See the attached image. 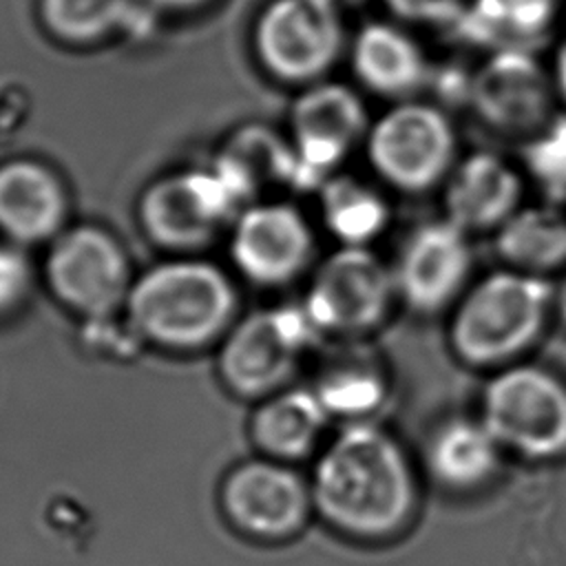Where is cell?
<instances>
[{"instance_id":"6da1fadb","label":"cell","mask_w":566,"mask_h":566,"mask_svg":"<svg viewBox=\"0 0 566 566\" xmlns=\"http://www.w3.org/2000/svg\"><path fill=\"white\" fill-rule=\"evenodd\" d=\"M314 515L354 542L398 535L416 506V475L400 442L374 424L349 422L314 455Z\"/></svg>"},{"instance_id":"7a4b0ae2","label":"cell","mask_w":566,"mask_h":566,"mask_svg":"<svg viewBox=\"0 0 566 566\" xmlns=\"http://www.w3.org/2000/svg\"><path fill=\"white\" fill-rule=\"evenodd\" d=\"M128 327L166 352L219 345L237 323L239 294L223 268L197 254H172L135 276L124 305Z\"/></svg>"},{"instance_id":"3957f363","label":"cell","mask_w":566,"mask_h":566,"mask_svg":"<svg viewBox=\"0 0 566 566\" xmlns=\"http://www.w3.org/2000/svg\"><path fill=\"white\" fill-rule=\"evenodd\" d=\"M555 310V287L546 276L495 270L467 285L449 318V347L467 367L513 365L544 332Z\"/></svg>"},{"instance_id":"277c9868","label":"cell","mask_w":566,"mask_h":566,"mask_svg":"<svg viewBox=\"0 0 566 566\" xmlns=\"http://www.w3.org/2000/svg\"><path fill=\"white\" fill-rule=\"evenodd\" d=\"M321 338L303 303L254 310L219 343V380L234 398L259 402L292 385L303 356Z\"/></svg>"},{"instance_id":"5b68a950","label":"cell","mask_w":566,"mask_h":566,"mask_svg":"<svg viewBox=\"0 0 566 566\" xmlns=\"http://www.w3.org/2000/svg\"><path fill=\"white\" fill-rule=\"evenodd\" d=\"M363 146L371 170L407 195L444 184L458 161V137L449 115L416 97L396 102L374 119Z\"/></svg>"},{"instance_id":"8992f818","label":"cell","mask_w":566,"mask_h":566,"mask_svg":"<svg viewBox=\"0 0 566 566\" xmlns=\"http://www.w3.org/2000/svg\"><path fill=\"white\" fill-rule=\"evenodd\" d=\"M245 206L210 168H184L150 181L137 201V221L150 243L170 254L206 250Z\"/></svg>"},{"instance_id":"52a82bcc","label":"cell","mask_w":566,"mask_h":566,"mask_svg":"<svg viewBox=\"0 0 566 566\" xmlns=\"http://www.w3.org/2000/svg\"><path fill=\"white\" fill-rule=\"evenodd\" d=\"M42 276L51 296L86 321H106L124 310L135 281L126 248L97 223L62 230L49 243Z\"/></svg>"},{"instance_id":"ba28073f","label":"cell","mask_w":566,"mask_h":566,"mask_svg":"<svg viewBox=\"0 0 566 566\" xmlns=\"http://www.w3.org/2000/svg\"><path fill=\"white\" fill-rule=\"evenodd\" d=\"M480 420L502 449L548 460L566 453V385L535 365H506L484 385Z\"/></svg>"},{"instance_id":"9c48e42d","label":"cell","mask_w":566,"mask_h":566,"mask_svg":"<svg viewBox=\"0 0 566 566\" xmlns=\"http://www.w3.org/2000/svg\"><path fill=\"white\" fill-rule=\"evenodd\" d=\"M219 511L226 524L252 544H287L314 517L310 478L296 464L265 455L248 458L223 475Z\"/></svg>"},{"instance_id":"30bf717a","label":"cell","mask_w":566,"mask_h":566,"mask_svg":"<svg viewBox=\"0 0 566 566\" xmlns=\"http://www.w3.org/2000/svg\"><path fill=\"white\" fill-rule=\"evenodd\" d=\"M396 296L394 270L369 245H340L316 265L301 303L321 336L358 340L385 323Z\"/></svg>"},{"instance_id":"8fae6325","label":"cell","mask_w":566,"mask_h":566,"mask_svg":"<svg viewBox=\"0 0 566 566\" xmlns=\"http://www.w3.org/2000/svg\"><path fill=\"white\" fill-rule=\"evenodd\" d=\"M345 46L340 11L332 0H270L254 20L252 49L281 84L325 80Z\"/></svg>"},{"instance_id":"7c38bea8","label":"cell","mask_w":566,"mask_h":566,"mask_svg":"<svg viewBox=\"0 0 566 566\" xmlns=\"http://www.w3.org/2000/svg\"><path fill=\"white\" fill-rule=\"evenodd\" d=\"M464 104L473 117L500 137L528 139L557 115L551 66L526 46H500L467 75Z\"/></svg>"},{"instance_id":"4fadbf2b","label":"cell","mask_w":566,"mask_h":566,"mask_svg":"<svg viewBox=\"0 0 566 566\" xmlns=\"http://www.w3.org/2000/svg\"><path fill=\"white\" fill-rule=\"evenodd\" d=\"M369 115L363 97L343 82L303 86L290 108L294 188L318 190L365 142Z\"/></svg>"},{"instance_id":"5bb4252c","label":"cell","mask_w":566,"mask_h":566,"mask_svg":"<svg viewBox=\"0 0 566 566\" xmlns=\"http://www.w3.org/2000/svg\"><path fill=\"white\" fill-rule=\"evenodd\" d=\"M234 270L259 287H285L316 259V237L307 217L290 201L248 203L230 226Z\"/></svg>"},{"instance_id":"9a60e30c","label":"cell","mask_w":566,"mask_h":566,"mask_svg":"<svg viewBox=\"0 0 566 566\" xmlns=\"http://www.w3.org/2000/svg\"><path fill=\"white\" fill-rule=\"evenodd\" d=\"M471 265L469 232L447 217L420 223L405 239L394 268L398 298L418 314L453 307L469 285Z\"/></svg>"},{"instance_id":"2e32d148","label":"cell","mask_w":566,"mask_h":566,"mask_svg":"<svg viewBox=\"0 0 566 566\" xmlns=\"http://www.w3.org/2000/svg\"><path fill=\"white\" fill-rule=\"evenodd\" d=\"M71 199L62 177L44 161L18 157L0 164V239L31 248L69 228Z\"/></svg>"},{"instance_id":"e0dca14e","label":"cell","mask_w":566,"mask_h":566,"mask_svg":"<svg viewBox=\"0 0 566 566\" xmlns=\"http://www.w3.org/2000/svg\"><path fill=\"white\" fill-rule=\"evenodd\" d=\"M522 172L491 150L455 161L442 186L444 217L464 232H495L520 206Z\"/></svg>"},{"instance_id":"ac0fdd59","label":"cell","mask_w":566,"mask_h":566,"mask_svg":"<svg viewBox=\"0 0 566 566\" xmlns=\"http://www.w3.org/2000/svg\"><path fill=\"white\" fill-rule=\"evenodd\" d=\"M356 82L385 99H413L433 82L431 64L418 40L396 22H365L349 49Z\"/></svg>"},{"instance_id":"d6986e66","label":"cell","mask_w":566,"mask_h":566,"mask_svg":"<svg viewBox=\"0 0 566 566\" xmlns=\"http://www.w3.org/2000/svg\"><path fill=\"white\" fill-rule=\"evenodd\" d=\"M329 420L312 387L290 385L256 402L248 433L259 455L298 464L321 451Z\"/></svg>"},{"instance_id":"ffe728a7","label":"cell","mask_w":566,"mask_h":566,"mask_svg":"<svg viewBox=\"0 0 566 566\" xmlns=\"http://www.w3.org/2000/svg\"><path fill=\"white\" fill-rule=\"evenodd\" d=\"M329 418L369 420L389 398V376L382 360L358 340H345L321 363L310 385Z\"/></svg>"},{"instance_id":"44dd1931","label":"cell","mask_w":566,"mask_h":566,"mask_svg":"<svg viewBox=\"0 0 566 566\" xmlns=\"http://www.w3.org/2000/svg\"><path fill=\"white\" fill-rule=\"evenodd\" d=\"M212 166L243 206L254 203L270 186L294 188L292 144L263 124L237 128L219 148Z\"/></svg>"},{"instance_id":"7402d4cb","label":"cell","mask_w":566,"mask_h":566,"mask_svg":"<svg viewBox=\"0 0 566 566\" xmlns=\"http://www.w3.org/2000/svg\"><path fill=\"white\" fill-rule=\"evenodd\" d=\"M493 248L506 268L546 276L566 265V214L555 203L520 206L495 232Z\"/></svg>"},{"instance_id":"603a6c76","label":"cell","mask_w":566,"mask_h":566,"mask_svg":"<svg viewBox=\"0 0 566 566\" xmlns=\"http://www.w3.org/2000/svg\"><path fill=\"white\" fill-rule=\"evenodd\" d=\"M500 453L502 447L480 418H451L433 431L427 447V464L440 484L475 489L495 473Z\"/></svg>"},{"instance_id":"cb8c5ba5","label":"cell","mask_w":566,"mask_h":566,"mask_svg":"<svg viewBox=\"0 0 566 566\" xmlns=\"http://www.w3.org/2000/svg\"><path fill=\"white\" fill-rule=\"evenodd\" d=\"M559 0H467L451 24L473 44L526 46L551 29Z\"/></svg>"},{"instance_id":"d4e9b609","label":"cell","mask_w":566,"mask_h":566,"mask_svg":"<svg viewBox=\"0 0 566 566\" xmlns=\"http://www.w3.org/2000/svg\"><path fill=\"white\" fill-rule=\"evenodd\" d=\"M316 192L321 221L340 245H369L391 219L382 192L358 177L336 172Z\"/></svg>"},{"instance_id":"484cf974","label":"cell","mask_w":566,"mask_h":566,"mask_svg":"<svg viewBox=\"0 0 566 566\" xmlns=\"http://www.w3.org/2000/svg\"><path fill=\"white\" fill-rule=\"evenodd\" d=\"M130 0H38L42 29L66 46H95L124 29Z\"/></svg>"},{"instance_id":"4316f807","label":"cell","mask_w":566,"mask_h":566,"mask_svg":"<svg viewBox=\"0 0 566 566\" xmlns=\"http://www.w3.org/2000/svg\"><path fill=\"white\" fill-rule=\"evenodd\" d=\"M520 155L524 172L548 203L566 201V111H557L544 128L520 142Z\"/></svg>"},{"instance_id":"83f0119b","label":"cell","mask_w":566,"mask_h":566,"mask_svg":"<svg viewBox=\"0 0 566 566\" xmlns=\"http://www.w3.org/2000/svg\"><path fill=\"white\" fill-rule=\"evenodd\" d=\"M35 281L27 248L0 239V318L22 310Z\"/></svg>"},{"instance_id":"f1b7e54d","label":"cell","mask_w":566,"mask_h":566,"mask_svg":"<svg viewBox=\"0 0 566 566\" xmlns=\"http://www.w3.org/2000/svg\"><path fill=\"white\" fill-rule=\"evenodd\" d=\"M467 0H382V4L407 24L451 27L462 13Z\"/></svg>"},{"instance_id":"f546056e","label":"cell","mask_w":566,"mask_h":566,"mask_svg":"<svg viewBox=\"0 0 566 566\" xmlns=\"http://www.w3.org/2000/svg\"><path fill=\"white\" fill-rule=\"evenodd\" d=\"M551 75L555 82V91L559 102L566 106V38L559 42L553 62H551Z\"/></svg>"},{"instance_id":"4dcf8cb0","label":"cell","mask_w":566,"mask_h":566,"mask_svg":"<svg viewBox=\"0 0 566 566\" xmlns=\"http://www.w3.org/2000/svg\"><path fill=\"white\" fill-rule=\"evenodd\" d=\"M150 7L159 9V11H172V13H181V11H195L203 4H208L210 0H146Z\"/></svg>"},{"instance_id":"1f68e13d","label":"cell","mask_w":566,"mask_h":566,"mask_svg":"<svg viewBox=\"0 0 566 566\" xmlns=\"http://www.w3.org/2000/svg\"><path fill=\"white\" fill-rule=\"evenodd\" d=\"M555 312H557V316L566 323V279H564L562 285L555 290Z\"/></svg>"},{"instance_id":"d6a6232c","label":"cell","mask_w":566,"mask_h":566,"mask_svg":"<svg viewBox=\"0 0 566 566\" xmlns=\"http://www.w3.org/2000/svg\"><path fill=\"white\" fill-rule=\"evenodd\" d=\"M332 2H334V4H336V7H340V0H332Z\"/></svg>"}]
</instances>
